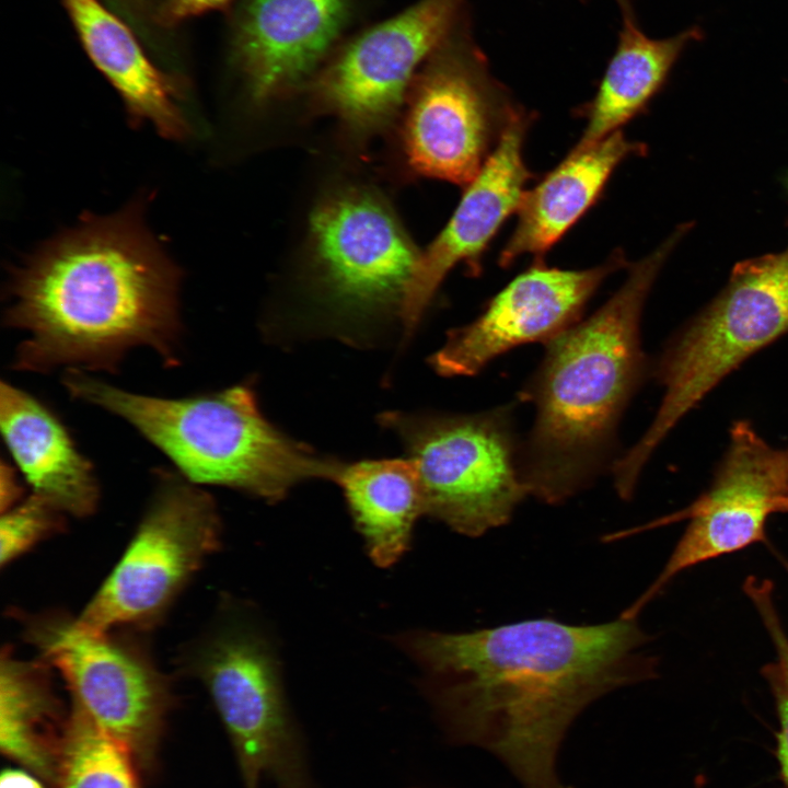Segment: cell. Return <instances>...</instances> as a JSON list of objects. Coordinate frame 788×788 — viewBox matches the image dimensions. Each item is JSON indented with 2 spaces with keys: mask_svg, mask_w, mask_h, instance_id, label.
<instances>
[{
  "mask_svg": "<svg viewBox=\"0 0 788 788\" xmlns=\"http://www.w3.org/2000/svg\"><path fill=\"white\" fill-rule=\"evenodd\" d=\"M232 0H164L161 19L165 24L173 25L189 18L219 10Z\"/></svg>",
  "mask_w": 788,
  "mask_h": 788,
  "instance_id": "obj_26",
  "label": "cell"
},
{
  "mask_svg": "<svg viewBox=\"0 0 788 788\" xmlns=\"http://www.w3.org/2000/svg\"><path fill=\"white\" fill-rule=\"evenodd\" d=\"M335 483L345 495L370 558L380 567L395 564L408 549L415 522L424 514L414 460L343 464Z\"/></svg>",
  "mask_w": 788,
  "mask_h": 788,
  "instance_id": "obj_22",
  "label": "cell"
},
{
  "mask_svg": "<svg viewBox=\"0 0 788 788\" xmlns=\"http://www.w3.org/2000/svg\"><path fill=\"white\" fill-rule=\"evenodd\" d=\"M24 639L57 671L90 718L132 757L153 770L172 694L150 658L114 633L80 627L61 611L24 614Z\"/></svg>",
  "mask_w": 788,
  "mask_h": 788,
  "instance_id": "obj_9",
  "label": "cell"
},
{
  "mask_svg": "<svg viewBox=\"0 0 788 788\" xmlns=\"http://www.w3.org/2000/svg\"><path fill=\"white\" fill-rule=\"evenodd\" d=\"M636 618L598 625L526 619L467 633L418 630L398 646L420 668L447 735L495 754L524 788H561L556 756L579 714L650 677Z\"/></svg>",
  "mask_w": 788,
  "mask_h": 788,
  "instance_id": "obj_1",
  "label": "cell"
},
{
  "mask_svg": "<svg viewBox=\"0 0 788 788\" xmlns=\"http://www.w3.org/2000/svg\"><path fill=\"white\" fill-rule=\"evenodd\" d=\"M23 488L18 480L16 472L13 467L2 461L0 473V508L1 513L9 510L21 501Z\"/></svg>",
  "mask_w": 788,
  "mask_h": 788,
  "instance_id": "obj_27",
  "label": "cell"
},
{
  "mask_svg": "<svg viewBox=\"0 0 788 788\" xmlns=\"http://www.w3.org/2000/svg\"><path fill=\"white\" fill-rule=\"evenodd\" d=\"M506 408L467 415L384 413L417 466L424 514L467 535L505 525L529 496Z\"/></svg>",
  "mask_w": 788,
  "mask_h": 788,
  "instance_id": "obj_7",
  "label": "cell"
},
{
  "mask_svg": "<svg viewBox=\"0 0 788 788\" xmlns=\"http://www.w3.org/2000/svg\"><path fill=\"white\" fill-rule=\"evenodd\" d=\"M3 440L32 493L66 515L85 518L100 501V485L89 459L45 403L11 383L0 385Z\"/></svg>",
  "mask_w": 788,
  "mask_h": 788,
  "instance_id": "obj_17",
  "label": "cell"
},
{
  "mask_svg": "<svg viewBox=\"0 0 788 788\" xmlns=\"http://www.w3.org/2000/svg\"><path fill=\"white\" fill-rule=\"evenodd\" d=\"M466 0H419L334 53L312 84L316 104L370 131L405 102L418 71L467 19Z\"/></svg>",
  "mask_w": 788,
  "mask_h": 788,
  "instance_id": "obj_11",
  "label": "cell"
},
{
  "mask_svg": "<svg viewBox=\"0 0 788 788\" xmlns=\"http://www.w3.org/2000/svg\"><path fill=\"white\" fill-rule=\"evenodd\" d=\"M624 265L621 253L587 269H560L540 262L532 265L502 288L474 321L449 332L430 364L443 376H470L515 347L547 344L581 320L601 283Z\"/></svg>",
  "mask_w": 788,
  "mask_h": 788,
  "instance_id": "obj_14",
  "label": "cell"
},
{
  "mask_svg": "<svg viewBox=\"0 0 788 788\" xmlns=\"http://www.w3.org/2000/svg\"><path fill=\"white\" fill-rule=\"evenodd\" d=\"M137 769L127 750L71 699L57 788H140Z\"/></svg>",
  "mask_w": 788,
  "mask_h": 788,
  "instance_id": "obj_23",
  "label": "cell"
},
{
  "mask_svg": "<svg viewBox=\"0 0 788 788\" xmlns=\"http://www.w3.org/2000/svg\"><path fill=\"white\" fill-rule=\"evenodd\" d=\"M618 40L593 99L584 107L587 124L575 148L591 146L641 113L664 85L685 48L703 37L690 27L667 38H651L635 15L622 16Z\"/></svg>",
  "mask_w": 788,
  "mask_h": 788,
  "instance_id": "obj_20",
  "label": "cell"
},
{
  "mask_svg": "<svg viewBox=\"0 0 788 788\" xmlns=\"http://www.w3.org/2000/svg\"><path fill=\"white\" fill-rule=\"evenodd\" d=\"M212 497L179 473L158 472L137 530L77 624L93 633L149 628L220 545Z\"/></svg>",
  "mask_w": 788,
  "mask_h": 788,
  "instance_id": "obj_8",
  "label": "cell"
},
{
  "mask_svg": "<svg viewBox=\"0 0 788 788\" xmlns=\"http://www.w3.org/2000/svg\"><path fill=\"white\" fill-rule=\"evenodd\" d=\"M646 151L618 130L569 155L525 192L515 228L499 263L509 266L523 255L542 259L598 200L615 169L627 158Z\"/></svg>",
  "mask_w": 788,
  "mask_h": 788,
  "instance_id": "obj_18",
  "label": "cell"
},
{
  "mask_svg": "<svg viewBox=\"0 0 788 788\" xmlns=\"http://www.w3.org/2000/svg\"><path fill=\"white\" fill-rule=\"evenodd\" d=\"M320 282L340 312H398L418 260L408 235L374 194L349 189L321 202L310 219Z\"/></svg>",
  "mask_w": 788,
  "mask_h": 788,
  "instance_id": "obj_13",
  "label": "cell"
},
{
  "mask_svg": "<svg viewBox=\"0 0 788 788\" xmlns=\"http://www.w3.org/2000/svg\"><path fill=\"white\" fill-rule=\"evenodd\" d=\"M0 788H44L30 773L20 769H4L0 778Z\"/></svg>",
  "mask_w": 788,
  "mask_h": 788,
  "instance_id": "obj_28",
  "label": "cell"
},
{
  "mask_svg": "<svg viewBox=\"0 0 788 788\" xmlns=\"http://www.w3.org/2000/svg\"><path fill=\"white\" fill-rule=\"evenodd\" d=\"M53 669L3 647L0 658V749L57 788L68 714L54 691Z\"/></svg>",
  "mask_w": 788,
  "mask_h": 788,
  "instance_id": "obj_21",
  "label": "cell"
},
{
  "mask_svg": "<svg viewBox=\"0 0 788 788\" xmlns=\"http://www.w3.org/2000/svg\"><path fill=\"white\" fill-rule=\"evenodd\" d=\"M788 333V246L734 265L718 296L670 340L657 363L663 396L638 441L612 466L622 493L677 422L748 358Z\"/></svg>",
  "mask_w": 788,
  "mask_h": 788,
  "instance_id": "obj_5",
  "label": "cell"
},
{
  "mask_svg": "<svg viewBox=\"0 0 788 788\" xmlns=\"http://www.w3.org/2000/svg\"><path fill=\"white\" fill-rule=\"evenodd\" d=\"M96 68L117 90L132 123H149L170 139H182L187 123L177 86L148 58L131 31L99 0H62Z\"/></svg>",
  "mask_w": 788,
  "mask_h": 788,
  "instance_id": "obj_19",
  "label": "cell"
},
{
  "mask_svg": "<svg viewBox=\"0 0 788 788\" xmlns=\"http://www.w3.org/2000/svg\"><path fill=\"white\" fill-rule=\"evenodd\" d=\"M780 512H788V496L781 505Z\"/></svg>",
  "mask_w": 788,
  "mask_h": 788,
  "instance_id": "obj_31",
  "label": "cell"
},
{
  "mask_svg": "<svg viewBox=\"0 0 788 788\" xmlns=\"http://www.w3.org/2000/svg\"><path fill=\"white\" fill-rule=\"evenodd\" d=\"M615 1L619 7L623 16L634 15L633 0H615Z\"/></svg>",
  "mask_w": 788,
  "mask_h": 788,
  "instance_id": "obj_29",
  "label": "cell"
},
{
  "mask_svg": "<svg viewBox=\"0 0 788 788\" xmlns=\"http://www.w3.org/2000/svg\"><path fill=\"white\" fill-rule=\"evenodd\" d=\"M690 229L676 228L630 267L603 305L546 344L521 393L535 410L520 447L529 496L560 503L607 465L622 414L644 376L640 326L646 300L665 259Z\"/></svg>",
  "mask_w": 788,
  "mask_h": 788,
  "instance_id": "obj_3",
  "label": "cell"
},
{
  "mask_svg": "<svg viewBox=\"0 0 788 788\" xmlns=\"http://www.w3.org/2000/svg\"><path fill=\"white\" fill-rule=\"evenodd\" d=\"M179 667L199 680L231 740L245 788H311L302 744L273 650L254 626L224 610L182 649Z\"/></svg>",
  "mask_w": 788,
  "mask_h": 788,
  "instance_id": "obj_6",
  "label": "cell"
},
{
  "mask_svg": "<svg viewBox=\"0 0 788 788\" xmlns=\"http://www.w3.org/2000/svg\"><path fill=\"white\" fill-rule=\"evenodd\" d=\"M352 0H244L233 54L253 100L265 102L310 78L337 40Z\"/></svg>",
  "mask_w": 788,
  "mask_h": 788,
  "instance_id": "obj_16",
  "label": "cell"
},
{
  "mask_svg": "<svg viewBox=\"0 0 788 788\" xmlns=\"http://www.w3.org/2000/svg\"><path fill=\"white\" fill-rule=\"evenodd\" d=\"M402 142L422 176L468 184L495 149L512 112L468 20L429 57L405 99Z\"/></svg>",
  "mask_w": 788,
  "mask_h": 788,
  "instance_id": "obj_10",
  "label": "cell"
},
{
  "mask_svg": "<svg viewBox=\"0 0 788 788\" xmlns=\"http://www.w3.org/2000/svg\"><path fill=\"white\" fill-rule=\"evenodd\" d=\"M744 591L760 614L774 645L775 658L763 667L762 674L775 699L779 722L775 754L779 778L788 788V636L775 607L772 582L751 577L744 583Z\"/></svg>",
  "mask_w": 788,
  "mask_h": 788,
  "instance_id": "obj_24",
  "label": "cell"
},
{
  "mask_svg": "<svg viewBox=\"0 0 788 788\" xmlns=\"http://www.w3.org/2000/svg\"><path fill=\"white\" fill-rule=\"evenodd\" d=\"M531 115L515 107L502 134L465 192L452 217L419 254L405 292L399 316L413 332L443 279L453 267L466 264L479 270L480 257L511 213L518 211L531 173L523 147Z\"/></svg>",
  "mask_w": 788,
  "mask_h": 788,
  "instance_id": "obj_15",
  "label": "cell"
},
{
  "mask_svg": "<svg viewBox=\"0 0 788 788\" xmlns=\"http://www.w3.org/2000/svg\"><path fill=\"white\" fill-rule=\"evenodd\" d=\"M62 384L72 397L128 422L198 486L276 501L301 482H335L343 465L275 428L245 385L164 398L116 387L79 369H68Z\"/></svg>",
  "mask_w": 788,
  "mask_h": 788,
  "instance_id": "obj_4",
  "label": "cell"
},
{
  "mask_svg": "<svg viewBox=\"0 0 788 788\" xmlns=\"http://www.w3.org/2000/svg\"><path fill=\"white\" fill-rule=\"evenodd\" d=\"M62 511L38 495L27 498L1 513L0 565H10L42 541L58 534L65 526Z\"/></svg>",
  "mask_w": 788,
  "mask_h": 788,
  "instance_id": "obj_25",
  "label": "cell"
},
{
  "mask_svg": "<svg viewBox=\"0 0 788 788\" xmlns=\"http://www.w3.org/2000/svg\"><path fill=\"white\" fill-rule=\"evenodd\" d=\"M139 202L86 217L14 274L4 323L26 333L13 367L114 372L132 348L179 360V273L147 229Z\"/></svg>",
  "mask_w": 788,
  "mask_h": 788,
  "instance_id": "obj_2",
  "label": "cell"
},
{
  "mask_svg": "<svg viewBox=\"0 0 788 788\" xmlns=\"http://www.w3.org/2000/svg\"><path fill=\"white\" fill-rule=\"evenodd\" d=\"M788 496V448L766 442L745 420L730 429L714 480L682 513L690 520L663 570L622 617L640 610L677 573L763 540L768 517Z\"/></svg>",
  "mask_w": 788,
  "mask_h": 788,
  "instance_id": "obj_12",
  "label": "cell"
},
{
  "mask_svg": "<svg viewBox=\"0 0 788 788\" xmlns=\"http://www.w3.org/2000/svg\"><path fill=\"white\" fill-rule=\"evenodd\" d=\"M705 778L703 775L697 776L694 788H704Z\"/></svg>",
  "mask_w": 788,
  "mask_h": 788,
  "instance_id": "obj_30",
  "label": "cell"
}]
</instances>
